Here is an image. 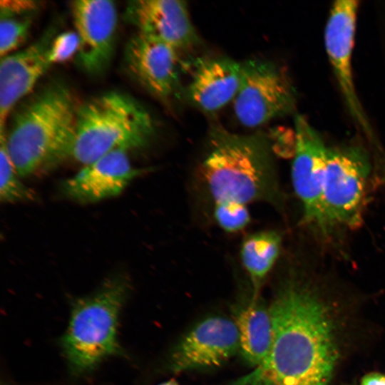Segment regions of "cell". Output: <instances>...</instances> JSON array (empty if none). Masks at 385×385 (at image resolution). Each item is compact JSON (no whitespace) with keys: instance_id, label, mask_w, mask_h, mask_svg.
<instances>
[{"instance_id":"obj_1","label":"cell","mask_w":385,"mask_h":385,"mask_svg":"<svg viewBox=\"0 0 385 385\" xmlns=\"http://www.w3.org/2000/svg\"><path fill=\"white\" fill-rule=\"evenodd\" d=\"M268 308V354L251 372L223 385H328L338 352L326 305L309 287L291 281Z\"/></svg>"},{"instance_id":"obj_2","label":"cell","mask_w":385,"mask_h":385,"mask_svg":"<svg viewBox=\"0 0 385 385\" xmlns=\"http://www.w3.org/2000/svg\"><path fill=\"white\" fill-rule=\"evenodd\" d=\"M200 173L214 202H265L281 208L283 198L268 136L234 133L212 126Z\"/></svg>"},{"instance_id":"obj_3","label":"cell","mask_w":385,"mask_h":385,"mask_svg":"<svg viewBox=\"0 0 385 385\" xmlns=\"http://www.w3.org/2000/svg\"><path fill=\"white\" fill-rule=\"evenodd\" d=\"M77 108L68 88L51 83L18 110L5 143L20 177L70 158Z\"/></svg>"},{"instance_id":"obj_4","label":"cell","mask_w":385,"mask_h":385,"mask_svg":"<svg viewBox=\"0 0 385 385\" xmlns=\"http://www.w3.org/2000/svg\"><path fill=\"white\" fill-rule=\"evenodd\" d=\"M154 133L153 119L140 103L107 92L78 107L70 158L86 165L113 150L143 148Z\"/></svg>"},{"instance_id":"obj_5","label":"cell","mask_w":385,"mask_h":385,"mask_svg":"<svg viewBox=\"0 0 385 385\" xmlns=\"http://www.w3.org/2000/svg\"><path fill=\"white\" fill-rule=\"evenodd\" d=\"M130 285L125 275L112 276L97 290L72 304L61 343L74 374L86 373L107 357L120 354L117 341L118 321Z\"/></svg>"},{"instance_id":"obj_6","label":"cell","mask_w":385,"mask_h":385,"mask_svg":"<svg viewBox=\"0 0 385 385\" xmlns=\"http://www.w3.org/2000/svg\"><path fill=\"white\" fill-rule=\"evenodd\" d=\"M371 169L369 153L361 146L328 148L322 192L324 237L359 225Z\"/></svg>"},{"instance_id":"obj_7","label":"cell","mask_w":385,"mask_h":385,"mask_svg":"<svg viewBox=\"0 0 385 385\" xmlns=\"http://www.w3.org/2000/svg\"><path fill=\"white\" fill-rule=\"evenodd\" d=\"M241 63L240 84L233 108L242 125L258 127L294 111L296 91L284 68L261 59Z\"/></svg>"},{"instance_id":"obj_8","label":"cell","mask_w":385,"mask_h":385,"mask_svg":"<svg viewBox=\"0 0 385 385\" xmlns=\"http://www.w3.org/2000/svg\"><path fill=\"white\" fill-rule=\"evenodd\" d=\"M294 125L292 185L302 205L303 222L323 236L322 192L328 147L304 117L297 115Z\"/></svg>"},{"instance_id":"obj_9","label":"cell","mask_w":385,"mask_h":385,"mask_svg":"<svg viewBox=\"0 0 385 385\" xmlns=\"http://www.w3.org/2000/svg\"><path fill=\"white\" fill-rule=\"evenodd\" d=\"M240 351L234 320L210 317L196 324L173 349L170 370L175 374L218 366Z\"/></svg>"},{"instance_id":"obj_10","label":"cell","mask_w":385,"mask_h":385,"mask_svg":"<svg viewBox=\"0 0 385 385\" xmlns=\"http://www.w3.org/2000/svg\"><path fill=\"white\" fill-rule=\"evenodd\" d=\"M359 1H336L332 6L324 31L328 58L348 108L354 119L369 130L358 99L352 73V53Z\"/></svg>"},{"instance_id":"obj_11","label":"cell","mask_w":385,"mask_h":385,"mask_svg":"<svg viewBox=\"0 0 385 385\" xmlns=\"http://www.w3.org/2000/svg\"><path fill=\"white\" fill-rule=\"evenodd\" d=\"M81 67L91 74L101 73L112 58L117 10L109 0H80L71 4Z\"/></svg>"},{"instance_id":"obj_12","label":"cell","mask_w":385,"mask_h":385,"mask_svg":"<svg viewBox=\"0 0 385 385\" xmlns=\"http://www.w3.org/2000/svg\"><path fill=\"white\" fill-rule=\"evenodd\" d=\"M125 63L133 78L155 97L166 101L176 92L178 57L168 43L137 32L125 46Z\"/></svg>"},{"instance_id":"obj_13","label":"cell","mask_w":385,"mask_h":385,"mask_svg":"<svg viewBox=\"0 0 385 385\" xmlns=\"http://www.w3.org/2000/svg\"><path fill=\"white\" fill-rule=\"evenodd\" d=\"M143 170L130 163L128 151L116 150L84 165L62 183L67 197L81 203H93L120 194Z\"/></svg>"},{"instance_id":"obj_14","label":"cell","mask_w":385,"mask_h":385,"mask_svg":"<svg viewBox=\"0 0 385 385\" xmlns=\"http://www.w3.org/2000/svg\"><path fill=\"white\" fill-rule=\"evenodd\" d=\"M125 17L138 33L158 38L177 51L192 46L198 41L183 1H132L126 6Z\"/></svg>"},{"instance_id":"obj_15","label":"cell","mask_w":385,"mask_h":385,"mask_svg":"<svg viewBox=\"0 0 385 385\" xmlns=\"http://www.w3.org/2000/svg\"><path fill=\"white\" fill-rule=\"evenodd\" d=\"M52 38V34H46L23 50L1 58L0 129L16 103L33 89L51 66L48 53Z\"/></svg>"},{"instance_id":"obj_16","label":"cell","mask_w":385,"mask_h":385,"mask_svg":"<svg viewBox=\"0 0 385 385\" xmlns=\"http://www.w3.org/2000/svg\"><path fill=\"white\" fill-rule=\"evenodd\" d=\"M242 63L228 57L197 62L186 90L189 101L205 113H215L233 101L239 89Z\"/></svg>"},{"instance_id":"obj_17","label":"cell","mask_w":385,"mask_h":385,"mask_svg":"<svg viewBox=\"0 0 385 385\" xmlns=\"http://www.w3.org/2000/svg\"><path fill=\"white\" fill-rule=\"evenodd\" d=\"M240 353L252 367L260 365L268 354L272 340V325L268 307L252 294L235 310Z\"/></svg>"},{"instance_id":"obj_18","label":"cell","mask_w":385,"mask_h":385,"mask_svg":"<svg viewBox=\"0 0 385 385\" xmlns=\"http://www.w3.org/2000/svg\"><path fill=\"white\" fill-rule=\"evenodd\" d=\"M282 238L274 230L257 232L247 236L241 245L242 263L250 277L252 294L260 297L261 287L280 252Z\"/></svg>"},{"instance_id":"obj_19","label":"cell","mask_w":385,"mask_h":385,"mask_svg":"<svg viewBox=\"0 0 385 385\" xmlns=\"http://www.w3.org/2000/svg\"><path fill=\"white\" fill-rule=\"evenodd\" d=\"M0 200L6 203L35 200V192L19 178L5 143L4 129H0Z\"/></svg>"},{"instance_id":"obj_20","label":"cell","mask_w":385,"mask_h":385,"mask_svg":"<svg viewBox=\"0 0 385 385\" xmlns=\"http://www.w3.org/2000/svg\"><path fill=\"white\" fill-rule=\"evenodd\" d=\"M31 24V16L1 17V58L13 53L26 40Z\"/></svg>"},{"instance_id":"obj_21","label":"cell","mask_w":385,"mask_h":385,"mask_svg":"<svg viewBox=\"0 0 385 385\" xmlns=\"http://www.w3.org/2000/svg\"><path fill=\"white\" fill-rule=\"evenodd\" d=\"M214 217L218 225L227 232L244 229L250 221L247 205L235 201L214 202Z\"/></svg>"},{"instance_id":"obj_22","label":"cell","mask_w":385,"mask_h":385,"mask_svg":"<svg viewBox=\"0 0 385 385\" xmlns=\"http://www.w3.org/2000/svg\"><path fill=\"white\" fill-rule=\"evenodd\" d=\"M79 46L76 32L66 31L52 38L48 48V61L51 65L63 63L77 53Z\"/></svg>"},{"instance_id":"obj_23","label":"cell","mask_w":385,"mask_h":385,"mask_svg":"<svg viewBox=\"0 0 385 385\" xmlns=\"http://www.w3.org/2000/svg\"><path fill=\"white\" fill-rule=\"evenodd\" d=\"M38 7L37 2L26 0H1L0 17L31 16Z\"/></svg>"},{"instance_id":"obj_24","label":"cell","mask_w":385,"mask_h":385,"mask_svg":"<svg viewBox=\"0 0 385 385\" xmlns=\"http://www.w3.org/2000/svg\"><path fill=\"white\" fill-rule=\"evenodd\" d=\"M361 385H385V375L379 373L366 374L362 379Z\"/></svg>"},{"instance_id":"obj_25","label":"cell","mask_w":385,"mask_h":385,"mask_svg":"<svg viewBox=\"0 0 385 385\" xmlns=\"http://www.w3.org/2000/svg\"><path fill=\"white\" fill-rule=\"evenodd\" d=\"M158 385H180L177 381L175 379H170L168 381H164Z\"/></svg>"}]
</instances>
